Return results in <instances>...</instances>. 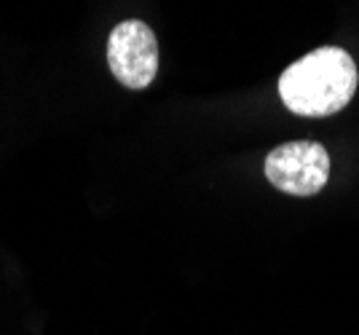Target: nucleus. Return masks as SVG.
Here are the masks:
<instances>
[{
	"mask_svg": "<svg viewBox=\"0 0 359 335\" xmlns=\"http://www.w3.org/2000/svg\"><path fill=\"white\" fill-rule=\"evenodd\" d=\"M359 73L351 54L338 46H322L300 57L279 78V97L303 118H327L344 110L357 94Z\"/></svg>",
	"mask_w": 359,
	"mask_h": 335,
	"instance_id": "nucleus-1",
	"label": "nucleus"
},
{
	"mask_svg": "<svg viewBox=\"0 0 359 335\" xmlns=\"http://www.w3.org/2000/svg\"><path fill=\"white\" fill-rule=\"evenodd\" d=\"M107 67L126 89H148L158 76V41L156 32L140 19H126L107 38Z\"/></svg>",
	"mask_w": 359,
	"mask_h": 335,
	"instance_id": "nucleus-3",
	"label": "nucleus"
},
{
	"mask_svg": "<svg viewBox=\"0 0 359 335\" xmlns=\"http://www.w3.org/2000/svg\"><path fill=\"white\" fill-rule=\"evenodd\" d=\"M269 183L290 196H316L330 180V153L314 139L276 145L266 156Z\"/></svg>",
	"mask_w": 359,
	"mask_h": 335,
	"instance_id": "nucleus-2",
	"label": "nucleus"
}]
</instances>
